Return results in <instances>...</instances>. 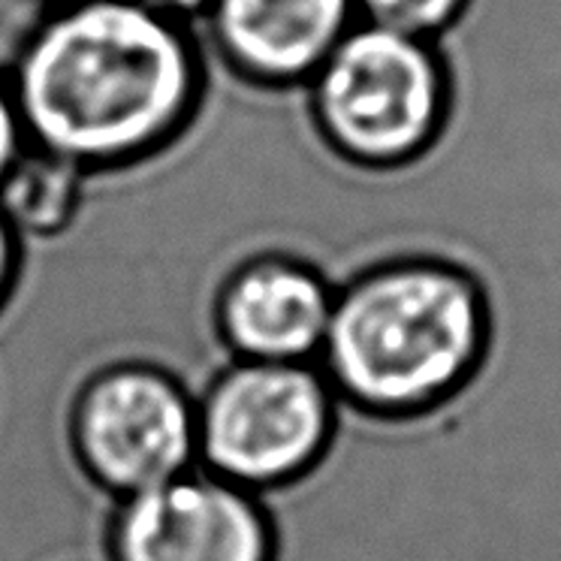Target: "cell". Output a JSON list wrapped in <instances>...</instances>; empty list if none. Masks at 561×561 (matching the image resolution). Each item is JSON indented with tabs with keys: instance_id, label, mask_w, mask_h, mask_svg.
<instances>
[{
	"instance_id": "6da1fadb",
	"label": "cell",
	"mask_w": 561,
	"mask_h": 561,
	"mask_svg": "<svg viewBox=\"0 0 561 561\" xmlns=\"http://www.w3.org/2000/svg\"><path fill=\"white\" fill-rule=\"evenodd\" d=\"M7 70L31 146L94 182L167 158L191 136L211 88L199 27L146 0L43 7Z\"/></svg>"
},
{
	"instance_id": "7a4b0ae2",
	"label": "cell",
	"mask_w": 561,
	"mask_h": 561,
	"mask_svg": "<svg viewBox=\"0 0 561 561\" xmlns=\"http://www.w3.org/2000/svg\"><path fill=\"white\" fill-rule=\"evenodd\" d=\"M492 347V302L474 268L404 254L335 287L318 366L339 402L368 420L408 423L450 404Z\"/></svg>"
},
{
	"instance_id": "3957f363",
	"label": "cell",
	"mask_w": 561,
	"mask_h": 561,
	"mask_svg": "<svg viewBox=\"0 0 561 561\" xmlns=\"http://www.w3.org/2000/svg\"><path fill=\"white\" fill-rule=\"evenodd\" d=\"M318 142L359 172H402L438 146L456 79L435 39L356 22L302 88Z\"/></svg>"
},
{
	"instance_id": "277c9868",
	"label": "cell",
	"mask_w": 561,
	"mask_h": 561,
	"mask_svg": "<svg viewBox=\"0 0 561 561\" xmlns=\"http://www.w3.org/2000/svg\"><path fill=\"white\" fill-rule=\"evenodd\" d=\"M199 465L256 495L306 483L335 450L342 402L318 363H220L196 396Z\"/></svg>"
},
{
	"instance_id": "5b68a950",
	"label": "cell",
	"mask_w": 561,
	"mask_h": 561,
	"mask_svg": "<svg viewBox=\"0 0 561 561\" xmlns=\"http://www.w3.org/2000/svg\"><path fill=\"white\" fill-rule=\"evenodd\" d=\"M196 396L194 380L151 354L91 368L70 404V444L88 480L118 501L196 468Z\"/></svg>"
},
{
	"instance_id": "8992f818",
	"label": "cell",
	"mask_w": 561,
	"mask_h": 561,
	"mask_svg": "<svg viewBox=\"0 0 561 561\" xmlns=\"http://www.w3.org/2000/svg\"><path fill=\"white\" fill-rule=\"evenodd\" d=\"M110 561H278V523L263 495L196 465L115 501Z\"/></svg>"
},
{
	"instance_id": "52a82bcc",
	"label": "cell",
	"mask_w": 561,
	"mask_h": 561,
	"mask_svg": "<svg viewBox=\"0 0 561 561\" xmlns=\"http://www.w3.org/2000/svg\"><path fill=\"white\" fill-rule=\"evenodd\" d=\"M335 280L308 256L256 251L232 263L208 296V332L227 359L318 363Z\"/></svg>"
},
{
	"instance_id": "ba28073f",
	"label": "cell",
	"mask_w": 561,
	"mask_h": 561,
	"mask_svg": "<svg viewBox=\"0 0 561 561\" xmlns=\"http://www.w3.org/2000/svg\"><path fill=\"white\" fill-rule=\"evenodd\" d=\"M356 22V0H215L199 34L232 82L284 94L302 91Z\"/></svg>"
},
{
	"instance_id": "9c48e42d",
	"label": "cell",
	"mask_w": 561,
	"mask_h": 561,
	"mask_svg": "<svg viewBox=\"0 0 561 561\" xmlns=\"http://www.w3.org/2000/svg\"><path fill=\"white\" fill-rule=\"evenodd\" d=\"M91 184L70 160L31 146L0 182V215L25 244L58 242L85 215Z\"/></svg>"
},
{
	"instance_id": "30bf717a",
	"label": "cell",
	"mask_w": 561,
	"mask_h": 561,
	"mask_svg": "<svg viewBox=\"0 0 561 561\" xmlns=\"http://www.w3.org/2000/svg\"><path fill=\"white\" fill-rule=\"evenodd\" d=\"M471 0H356L359 22L438 43L468 13Z\"/></svg>"
},
{
	"instance_id": "8fae6325",
	"label": "cell",
	"mask_w": 561,
	"mask_h": 561,
	"mask_svg": "<svg viewBox=\"0 0 561 561\" xmlns=\"http://www.w3.org/2000/svg\"><path fill=\"white\" fill-rule=\"evenodd\" d=\"M27 148H31V134H27L25 115L15 98L13 79L7 67H0V182L25 158Z\"/></svg>"
},
{
	"instance_id": "7c38bea8",
	"label": "cell",
	"mask_w": 561,
	"mask_h": 561,
	"mask_svg": "<svg viewBox=\"0 0 561 561\" xmlns=\"http://www.w3.org/2000/svg\"><path fill=\"white\" fill-rule=\"evenodd\" d=\"M27 244L15 236V230L0 215V318L13 308L15 296L25 278Z\"/></svg>"
},
{
	"instance_id": "4fadbf2b",
	"label": "cell",
	"mask_w": 561,
	"mask_h": 561,
	"mask_svg": "<svg viewBox=\"0 0 561 561\" xmlns=\"http://www.w3.org/2000/svg\"><path fill=\"white\" fill-rule=\"evenodd\" d=\"M146 3H151L154 10H160L163 15H170L175 22L199 27L215 0H146Z\"/></svg>"
},
{
	"instance_id": "5bb4252c",
	"label": "cell",
	"mask_w": 561,
	"mask_h": 561,
	"mask_svg": "<svg viewBox=\"0 0 561 561\" xmlns=\"http://www.w3.org/2000/svg\"><path fill=\"white\" fill-rule=\"evenodd\" d=\"M43 7H55V3H67V0H39Z\"/></svg>"
}]
</instances>
